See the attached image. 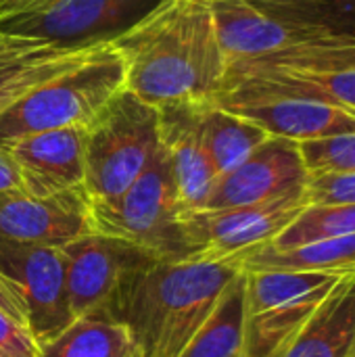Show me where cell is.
Returning <instances> with one entry per match:
<instances>
[{"label":"cell","mask_w":355,"mask_h":357,"mask_svg":"<svg viewBox=\"0 0 355 357\" xmlns=\"http://www.w3.org/2000/svg\"><path fill=\"white\" fill-rule=\"evenodd\" d=\"M159 144V109L123 88L86 126L84 190L88 199L119 197L146 169Z\"/></svg>","instance_id":"obj_5"},{"label":"cell","mask_w":355,"mask_h":357,"mask_svg":"<svg viewBox=\"0 0 355 357\" xmlns=\"http://www.w3.org/2000/svg\"><path fill=\"white\" fill-rule=\"evenodd\" d=\"M159 109V140L165 149L184 211H201L218 174L203 140L205 102H172Z\"/></svg>","instance_id":"obj_14"},{"label":"cell","mask_w":355,"mask_h":357,"mask_svg":"<svg viewBox=\"0 0 355 357\" xmlns=\"http://www.w3.org/2000/svg\"><path fill=\"white\" fill-rule=\"evenodd\" d=\"M0 356L42 357V345L27 324L0 312Z\"/></svg>","instance_id":"obj_27"},{"label":"cell","mask_w":355,"mask_h":357,"mask_svg":"<svg viewBox=\"0 0 355 357\" xmlns=\"http://www.w3.org/2000/svg\"><path fill=\"white\" fill-rule=\"evenodd\" d=\"M100 46H61L0 31V115L38 86L88 61Z\"/></svg>","instance_id":"obj_15"},{"label":"cell","mask_w":355,"mask_h":357,"mask_svg":"<svg viewBox=\"0 0 355 357\" xmlns=\"http://www.w3.org/2000/svg\"><path fill=\"white\" fill-rule=\"evenodd\" d=\"M305 195L310 205L355 203V172H328L310 176Z\"/></svg>","instance_id":"obj_26"},{"label":"cell","mask_w":355,"mask_h":357,"mask_svg":"<svg viewBox=\"0 0 355 357\" xmlns=\"http://www.w3.org/2000/svg\"><path fill=\"white\" fill-rule=\"evenodd\" d=\"M211 13L226 67L282 52L299 42V29L291 21L253 0H211Z\"/></svg>","instance_id":"obj_16"},{"label":"cell","mask_w":355,"mask_h":357,"mask_svg":"<svg viewBox=\"0 0 355 357\" xmlns=\"http://www.w3.org/2000/svg\"><path fill=\"white\" fill-rule=\"evenodd\" d=\"M0 312L27 324V312L25 305L19 297V293L15 291V287L0 274Z\"/></svg>","instance_id":"obj_28"},{"label":"cell","mask_w":355,"mask_h":357,"mask_svg":"<svg viewBox=\"0 0 355 357\" xmlns=\"http://www.w3.org/2000/svg\"><path fill=\"white\" fill-rule=\"evenodd\" d=\"M236 357H243V356H236Z\"/></svg>","instance_id":"obj_33"},{"label":"cell","mask_w":355,"mask_h":357,"mask_svg":"<svg viewBox=\"0 0 355 357\" xmlns=\"http://www.w3.org/2000/svg\"><path fill=\"white\" fill-rule=\"evenodd\" d=\"M207 105L241 115L264 128L270 136L289 138L299 144L355 132V111L320 98L259 86H226Z\"/></svg>","instance_id":"obj_7"},{"label":"cell","mask_w":355,"mask_h":357,"mask_svg":"<svg viewBox=\"0 0 355 357\" xmlns=\"http://www.w3.org/2000/svg\"><path fill=\"white\" fill-rule=\"evenodd\" d=\"M243 272L251 270H312L355 274V234L320 238L291 249L259 247L234 259Z\"/></svg>","instance_id":"obj_19"},{"label":"cell","mask_w":355,"mask_h":357,"mask_svg":"<svg viewBox=\"0 0 355 357\" xmlns=\"http://www.w3.org/2000/svg\"><path fill=\"white\" fill-rule=\"evenodd\" d=\"M305 188L285 197L228 209L184 211L188 259H236L253 249L270 245L305 207Z\"/></svg>","instance_id":"obj_6"},{"label":"cell","mask_w":355,"mask_h":357,"mask_svg":"<svg viewBox=\"0 0 355 357\" xmlns=\"http://www.w3.org/2000/svg\"><path fill=\"white\" fill-rule=\"evenodd\" d=\"M328 291H320L295 301L272 305L259 312H247L243 357H278L287 345L305 326L318 305L326 299Z\"/></svg>","instance_id":"obj_20"},{"label":"cell","mask_w":355,"mask_h":357,"mask_svg":"<svg viewBox=\"0 0 355 357\" xmlns=\"http://www.w3.org/2000/svg\"><path fill=\"white\" fill-rule=\"evenodd\" d=\"M21 190V176L19 169L10 157V153L6 151V146L0 144V192L6 190Z\"/></svg>","instance_id":"obj_29"},{"label":"cell","mask_w":355,"mask_h":357,"mask_svg":"<svg viewBox=\"0 0 355 357\" xmlns=\"http://www.w3.org/2000/svg\"><path fill=\"white\" fill-rule=\"evenodd\" d=\"M257 4H268V6H303V4H316L320 0H253Z\"/></svg>","instance_id":"obj_31"},{"label":"cell","mask_w":355,"mask_h":357,"mask_svg":"<svg viewBox=\"0 0 355 357\" xmlns=\"http://www.w3.org/2000/svg\"><path fill=\"white\" fill-rule=\"evenodd\" d=\"M92 232L90 199L84 188L50 197H33L19 188L0 192V238L65 247Z\"/></svg>","instance_id":"obj_11"},{"label":"cell","mask_w":355,"mask_h":357,"mask_svg":"<svg viewBox=\"0 0 355 357\" xmlns=\"http://www.w3.org/2000/svg\"><path fill=\"white\" fill-rule=\"evenodd\" d=\"M0 357H2V356H0Z\"/></svg>","instance_id":"obj_34"},{"label":"cell","mask_w":355,"mask_h":357,"mask_svg":"<svg viewBox=\"0 0 355 357\" xmlns=\"http://www.w3.org/2000/svg\"><path fill=\"white\" fill-rule=\"evenodd\" d=\"M308 178L310 174L299 142L270 136L241 165L216 180L203 209H228L272 201L305 188Z\"/></svg>","instance_id":"obj_10"},{"label":"cell","mask_w":355,"mask_h":357,"mask_svg":"<svg viewBox=\"0 0 355 357\" xmlns=\"http://www.w3.org/2000/svg\"><path fill=\"white\" fill-rule=\"evenodd\" d=\"M201 126L205 149L218 178L241 165L262 142L270 138V134L257 123L207 102Z\"/></svg>","instance_id":"obj_23"},{"label":"cell","mask_w":355,"mask_h":357,"mask_svg":"<svg viewBox=\"0 0 355 357\" xmlns=\"http://www.w3.org/2000/svg\"><path fill=\"white\" fill-rule=\"evenodd\" d=\"M247 322V280L241 272L222 293L207 322L180 357H236L243 351Z\"/></svg>","instance_id":"obj_21"},{"label":"cell","mask_w":355,"mask_h":357,"mask_svg":"<svg viewBox=\"0 0 355 357\" xmlns=\"http://www.w3.org/2000/svg\"><path fill=\"white\" fill-rule=\"evenodd\" d=\"M130 357H134V351H132V356H130Z\"/></svg>","instance_id":"obj_32"},{"label":"cell","mask_w":355,"mask_h":357,"mask_svg":"<svg viewBox=\"0 0 355 357\" xmlns=\"http://www.w3.org/2000/svg\"><path fill=\"white\" fill-rule=\"evenodd\" d=\"M123 88V59L107 42L88 61L38 86L2 113L0 144L48 130L86 128Z\"/></svg>","instance_id":"obj_3"},{"label":"cell","mask_w":355,"mask_h":357,"mask_svg":"<svg viewBox=\"0 0 355 357\" xmlns=\"http://www.w3.org/2000/svg\"><path fill=\"white\" fill-rule=\"evenodd\" d=\"M69 307L75 318L107 305L123 272L144 257L146 249L107 234H86L61 247Z\"/></svg>","instance_id":"obj_12"},{"label":"cell","mask_w":355,"mask_h":357,"mask_svg":"<svg viewBox=\"0 0 355 357\" xmlns=\"http://www.w3.org/2000/svg\"><path fill=\"white\" fill-rule=\"evenodd\" d=\"M268 8L299 29L295 50L355 61V0H320L303 6Z\"/></svg>","instance_id":"obj_18"},{"label":"cell","mask_w":355,"mask_h":357,"mask_svg":"<svg viewBox=\"0 0 355 357\" xmlns=\"http://www.w3.org/2000/svg\"><path fill=\"white\" fill-rule=\"evenodd\" d=\"M355 234V203L308 205L270 245L272 249H291L320 238Z\"/></svg>","instance_id":"obj_24"},{"label":"cell","mask_w":355,"mask_h":357,"mask_svg":"<svg viewBox=\"0 0 355 357\" xmlns=\"http://www.w3.org/2000/svg\"><path fill=\"white\" fill-rule=\"evenodd\" d=\"M299 149L310 176L328 172H355V132L308 140L301 142Z\"/></svg>","instance_id":"obj_25"},{"label":"cell","mask_w":355,"mask_h":357,"mask_svg":"<svg viewBox=\"0 0 355 357\" xmlns=\"http://www.w3.org/2000/svg\"><path fill=\"white\" fill-rule=\"evenodd\" d=\"M0 274L19 293L27 326L42 347L73 324L61 247L0 238Z\"/></svg>","instance_id":"obj_9"},{"label":"cell","mask_w":355,"mask_h":357,"mask_svg":"<svg viewBox=\"0 0 355 357\" xmlns=\"http://www.w3.org/2000/svg\"><path fill=\"white\" fill-rule=\"evenodd\" d=\"M278 357H355V274L333 287Z\"/></svg>","instance_id":"obj_17"},{"label":"cell","mask_w":355,"mask_h":357,"mask_svg":"<svg viewBox=\"0 0 355 357\" xmlns=\"http://www.w3.org/2000/svg\"><path fill=\"white\" fill-rule=\"evenodd\" d=\"M176 178L159 144L146 169L115 199L90 201L92 230L134 243L161 259H188Z\"/></svg>","instance_id":"obj_4"},{"label":"cell","mask_w":355,"mask_h":357,"mask_svg":"<svg viewBox=\"0 0 355 357\" xmlns=\"http://www.w3.org/2000/svg\"><path fill=\"white\" fill-rule=\"evenodd\" d=\"M19 176L21 190L33 197H50L84 188L86 128H61L15 138L6 144Z\"/></svg>","instance_id":"obj_13"},{"label":"cell","mask_w":355,"mask_h":357,"mask_svg":"<svg viewBox=\"0 0 355 357\" xmlns=\"http://www.w3.org/2000/svg\"><path fill=\"white\" fill-rule=\"evenodd\" d=\"M111 44L126 65V90L153 107L207 102L226 77L211 0H165Z\"/></svg>","instance_id":"obj_1"},{"label":"cell","mask_w":355,"mask_h":357,"mask_svg":"<svg viewBox=\"0 0 355 357\" xmlns=\"http://www.w3.org/2000/svg\"><path fill=\"white\" fill-rule=\"evenodd\" d=\"M165 0H54L38 10L0 21V31L61 46L113 42Z\"/></svg>","instance_id":"obj_8"},{"label":"cell","mask_w":355,"mask_h":357,"mask_svg":"<svg viewBox=\"0 0 355 357\" xmlns=\"http://www.w3.org/2000/svg\"><path fill=\"white\" fill-rule=\"evenodd\" d=\"M54 0H0V21L15 17V15H23V13H31L38 10L46 4H50Z\"/></svg>","instance_id":"obj_30"},{"label":"cell","mask_w":355,"mask_h":357,"mask_svg":"<svg viewBox=\"0 0 355 357\" xmlns=\"http://www.w3.org/2000/svg\"><path fill=\"white\" fill-rule=\"evenodd\" d=\"M234 259H161L128 268L103 307L130 335L134 357H180L241 274Z\"/></svg>","instance_id":"obj_2"},{"label":"cell","mask_w":355,"mask_h":357,"mask_svg":"<svg viewBox=\"0 0 355 357\" xmlns=\"http://www.w3.org/2000/svg\"><path fill=\"white\" fill-rule=\"evenodd\" d=\"M132 341L121 322L103 307L73 320L42 347V357H130Z\"/></svg>","instance_id":"obj_22"}]
</instances>
